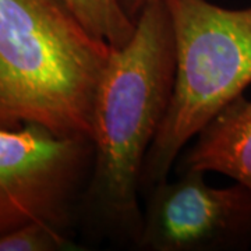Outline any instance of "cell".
Segmentation results:
<instances>
[{
    "mask_svg": "<svg viewBox=\"0 0 251 251\" xmlns=\"http://www.w3.org/2000/svg\"><path fill=\"white\" fill-rule=\"evenodd\" d=\"M173 81V31L159 0L140 13L131 39L112 48L97 90L92 159L75 211V224L88 240L138 250L144 166L169 106Z\"/></svg>",
    "mask_w": 251,
    "mask_h": 251,
    "instance_id": "cell-1",
    "label": "cell"
},
{
    "mask_svg": "<svg viewBox=\"0 0 251 251\" xmlns=\"http://www.w3.org/2000/svg\"><path fill=\"white\" fill-rule=\"evenodd\" d=\"M110 52L63 0H0V127L91 140Z\"/></svg>",
    "mask_w": 251,
    "mask_h": 251,
    "instance_id": "cell-2",
    "label": "cell"
},
{
    "mask_svg": "<svg viewBox=\"0 0 251 251\" xmlns=\"http://www.w3.org/2000/svg\"><path fill=\"white\" fill-rule=\"evenodd\" d=\"M175 41V81L144 166L141 191L169 179L180 152L251 85V7L163 0Z\"/></svg>",
    "mask_w": 251,
    "mask_h": 251,
    "instance_id": "cell-3",
    "label": "cell"
},
{
    "mask_svg": "<svg viewBox=\"0 0 251 251\" xmlns=\"http://www.w3.org/2000/svg\"><path fill=\"white\" fill-rule=\"evenodd\" d=\"M91 159L90 138L0 127V234L31 222L72 227Z\"/></svg>",
    "mask_w": 251,
    "mask_h": 251,
    "instance_id": "cell-4",
    "label": "cell"
},
{
    "mask_svg": "<svg viewBox=\"0 0 251 251\" xmlns=\"http://www.w3.org/2000/svg\"><path fill=\"white\" fill-rule=\"evenodd\" d=\"M205 172L179 169L144 197V251H239L251 247V191L209 186Z\"/></svg>",
    "mask_w": 251,
    "mask_h": 251,
    "instance_id": "cell-5",
    "label": "cell"
},
{
    "mask_svg": "<svg viewBox=\"0 0 251 251\" xmlns=\"http://www.w3.org/2000/svg\"><path fill=\"white\" fill-rule=\"evenodd\" d=\"M196 138L179 169L221 173L251 191V99H234Z\"/></svg>",
    "mask_w": 251,
    "mask_h": 251,
    "instance_id": "cell-6",
    "label": "cell"
},
{
    "mask_svg": "<svg viewBox=\"0 0 251 251\" xmlns=\"http://www.w3.org/2000/svg\"><path fill=\"white\" fill-rule=\"evenodd\" d=\"M90 32L112 48L126 45L134 35L135 20L122 0H63Z\"/></svg>",
    "mask_w": 251,
    "mask_h": 251,
    "instance_id": "cell-7",
    "label": "cell"
},
{
    "mask_svg": "<svg viewBox=\"0 0 251 251\" xmlns=\"http://www.w3.org/2000/svg\"><path fill=\"white\" fill-rule=\"evenodd\" d=\"M78 249L70 226L31 222L0 234V251H59Z\"/></svg>",
    "mask_w": 251,
    "mask_h": 251,
    "instance_id": "cell-8",
    "label": "cell"
},
{
    "mask_svg": "<svg viewBox=\"0 0 251 251\" xmlns=\"http://www.w3.org/2000/svg\"><path fill=\"white\" fill-rule=\"evenodd\" d=\"M155 1H159V0H122L126 11L128 13V16L133 18V20H137V17L140 16V13L148 4L155 3Z\"/></svg>",
    "mask_w": 251,
    "mask_h": 251,
    "instance_id": "cell-9",
    "label": "cell"
}]
</instances>
